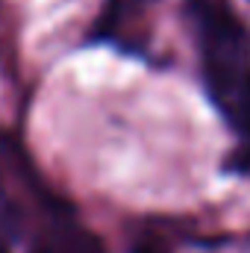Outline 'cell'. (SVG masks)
Here are the masks:
<instances>
[{
	"mask_svg": "<svg viewBox=\"0 0 250 253\" xmlns=\"http://www.w3.org/2000/svg\"><path fill=\"white\" fill-rule=\"evenodd\" d=\"M197 27L203 85L218 115L250 138V27L227 0H186Z\"/></svg>",
	"mask_w": 250,
	"mask_h": 253,
	"instance_id": "1",
	"label": "cell"
},
{
	"mask_svg": "<svg viewBox=\"0 0 250 253\" xmlns=\"http://www.w3.org/2000/svg\"><path fill=\"white\" fill-rule=\"evenodd\" d=\"M30 253H106V248L94 233L71 218V206L65 200L53 197L47 203V224Z\"/></svg>",
	"mask_w": 250,
	"mask_h": 253,
	"instance_id": "2",
	"label": "cell"
},
{
	"mask_svg": "<svg viewBox=\"0 0 250 253\" xmlns=\"http://www.w3.org/2000/svg\"><path fill=\"white\" fill-rule=\"evenodd\" d=\"M135 253H159V251H153V248H138Z\"/></svg>",
	"mask_w": 250,
	"mask_h": 253,
	"instance_id": "3",
	"label": "cell"
}]
</instances>
